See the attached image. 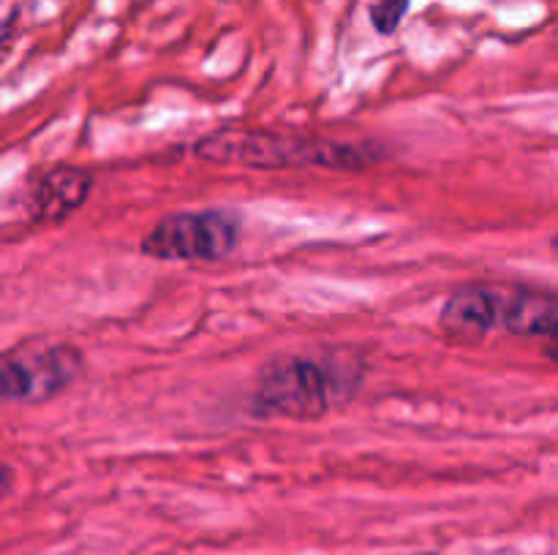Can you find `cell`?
Here are the masks:
<instances>
[{"instance_id":"cell-1","label":"cell","mask_w":558,"mask_h":555,"mask_svg":"<svg viewBox=\"0 0 558 555\" xmlns=\"http://www.w3.org/2000/svg\"><path fill=\"white\" fill-rule=\"evenodd\" d=\"M368 365L349 348L276 354L259 368L251 392L256 417L316 422L360 395Z\"/></svg>"},{"instance_id":"cell-2","label":"cell","mask_w":558,"mask_h":555,"mask_svg":"<svg viewBox=\"0 0 558 555\" xmlns=\"http://www.w3.org/2000/svg\"><path fill=\"white\" fill-rule=\"evenodd\" d=\"M199 161L243 169H327V172H368L390 152L376 141H349L332 136L294 134L227 125L205 134L191 147Z\"/></svg>"},{"instance_id":"cell-3","label":"cell","mask_w":558,"mask_h":555,"mask_svg":"<svg viewBox=\"0 0 558 555\" xmlns=\"http://www.w3.org/2000/svg\"><path fill=\"white\" fill-rule=\"evenodd\" d=\"M243 218L232 210H180L163 215L142 237L140 250L156 261H223L238 250Z\"/></svg>"},{"instance_id":"cell-4","label":"cell","mask_w":558,"mask_h":555,"mask_svg":"<svg viewBox=\"0 0 558 555\" xmlns=\"http://www.w3.org/2000/svg\"><path fill=\"white\" fill-rule=\"evenodd\" d=\"M85 368V354L74 343L20 346L0 359V400L5 406H41L69 392Z\"/></svg>"},{"instance_id":"cell-5","label":"cell","mask_w":558,"mask_h":555,"mask_svg":"<svg viewBox=\"0 0 558 555\" xmlns=\"http://www.w3.org/2000/svg\"><path fill=\"white\" fill-rule=\"evenodd\" d=\"M501 330V283H461L439 310V332L452 346H477Z\"/></svg>"},{"instance_id":"cell-6","label":"cell","mask_w":558,"mask_h":555,"mask_svg":"<svg viewBox=\"0 0 558 555\" xmlns=\"http://www.w3.org/2000/svg\"><path fill=\"white\" fill-rule=\"evenodd\" d=\"M93 174L82 166H54L25 188V215L41 226H54L74 215L93 194Z\"/></svg>"},{"instance_id":"cell-7","label":"cell","mask_w":558,"mask_h":555,"mask_svg":"<svg viewBox=\"0 0 558 555\" xmlns=\"http://www.w3.org/2000/svg\"><path fill=\"white\" fill-rule=\"evenodd\" d=\"M501 330L512 337H558V292L556 288L501 283Z\"/></svg>"},{"instance_id":"cell-8","label":"cell","mask_w":558,"mask_h":555,"mask_svg":"<svg viewBox=\"0 0 558 555\" xmlns=\"http://www.w3.org/2000/svg\"><path fill=\"white\" fill-rule=\"evenodd\" d=\"M409 3H412V0H371L368 16L374 30L379 33V36H392V33L401 27L403 16H407L409 11Z\"/></svg>"},{"instance_id":"cell-9","label":"cell","mask_w":558,"mask_h":555,"mask_svg":"<svg viewBox=\"0 0 558 555\" xmlns=\"http://www.w3.org/2000/svg\"><path fill=\"white\" fill-rule=\"evenodd\" d=\"M0 479H3V488H0V493L9 495L11 488H14V479H16V471L11 462H3V473H0Z\"/></svg>"},{"instance_id":"cell-10","label":"cell","mask_w":558,"mask_h":555,"mask_svg":"<svg viewBox=\"0 0 558 555\" xmlns=\"http://www.w3.org/2000/svg\"><path fill=\"white\" fill-rule=\"evenodd\" d=\"M543 354H545V357L550 359V362L558 365V337H556V341H548V343H545V346H543Z\"/></svg>"},{"instance_id":"cell-11","label":"cell","mask_w":558,"mask_h":555,"mask_svg":"<svg viewBox=\"0 0 558 555\" xmlns=\"http://www.w3.org/2000/svg\"><path fill=\"white\" fill-rule=\"evenodd\" d=\"M550 248H554V254H558V232L554 234V239H550Z\"/></svg>"}]
</instances>
